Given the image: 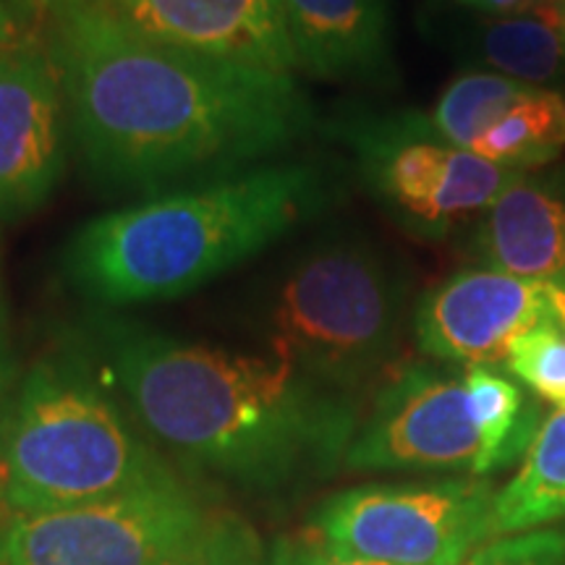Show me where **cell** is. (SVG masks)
<instances>
[{"label": "cell", "instance_id": "cell-3", "mask_svg": "<svg viewBox=\"0 0 565 565\" xmlns=\"http://www.w3.org/2000/svg\"><path fill=\"white\" fill-rule=\"evenodd\" d=\"M333 200V179L312 162H265L92 217L71 233L61 265L74 291L103 307L175 299L270 249Z\"/></svg>", "mask_w": 565, "mask_h": 565}, {"label": "cell", "instance_id": "cell-23", "mask_svg": "<svg viewBox=\"0 0 565 565\" xmlns=\"http://www.w3.org/2000/svg\"><path fill=\"white\" fill-rule=\"evenodd\" d=\"M278 565H387L362 561V557H345L338 553H330L328 547H303V550H288V553L275 555Z\"/></svg>", "mask_w": 565, "mask_h": 565}, {"label": "cell", "instance_id": "cell-12", "mask_svg": "<svg viewBox=\"0 0 565 565\" xmlns=\"http://www.w3.org/2000/svg\"><path fill=\"white\" fill-rule=\"evenodd\" d=\"M129 30L210 58L294 74L280 0H95Z\"/></svg>", "mask_w": 565, "mask_h": 565}, {"label": "cell", "instance_id": "cell-25", "mask_svg": "<svg viewBox=\"0 0 565 565\" xmlns=\"http://www.w3.org/2000/svg\"><path fill=\"white\" fill-rule=\"evenodd\" d=\"M17 38V21H13V13L6 0H0V47L9 45V42Z\"/></svg>", "mask_w": 565, "mask_h": 565}, {"label": "cell", "instance_id": "cell-22", "mask_svg": "<svg viewBox=\"0 0 565 565\" xmlns=\"http://www.w3.org/2000/svg\"><path fill=\"white\" fill-rule=\"evenodd\" d=\"M463 565H565L563 529H532V532L494 536L477 547Z\"/></svg>", "mask_w": 565, "mask_h": 565}, {"label": "cell", "instance_id": "cell-14", "mask_svg": "<svg viewBox=\"0 0 565 565\" xmlns=\"http://www.w3.org/2000/svg\"><path fill=\"white\" fill-rule=\"evenodd\" d=\"M296 66L324 82L393 79L385 0H280Z\"/></svg>", "mask_w": 565, "mask_h": 565}, {"label": "cell", "instance_id": "cell-8", "mask_svg": "<svg viewBox=\"0 0 565 565\" xmlns=\"http://www.w3.org/2000/svg\"><path fill=\"white\" fill-rule=\"evenodd\" d=\"M171 475L97 503L17 513L0 565H158L204 524Z\"/></svg>", "mask_w": 565, "mask_h": 565}, {"label": "cell", "instance_id": "cell-13", "mask_svg": "<svg viewBox=\"0 0 565 565\" xmlns=\"http://www.w3.org/2000/svg\"><path fill=\"white\" fill-rule=\"evenodd\" d=\"M479 267L565 288V171L515 173L469 236Z\"/></svg>", "mask_w": 565, "mask_h": 565}, {"label": "cell", "instance_id": "cell-1", "mask_svg": "<svg viewBox=\"0 0 565 565\" xmlns=\"http://www.w3.org/2000/svg\"><path fill=\"white\" fill-rule=\"evenodd\" d=\"M66 95L68 131L110 192L168 194L291 152L315 129L294 74L129 30L95 0H19Z\"/></svg>", "mask_w": 565, "mask_h": 565}, {"label": "cell", "instance_id": "cell-6", "mask_svg": "<svg viewBox=\"0 0 565 565\" xmlns=\"http://www.w3.org/2000/svg\"><path fill=\"white\" fill-rule=\"evenodd\" d=\"M343 139L374 200L401 228L429 242L477 223L519 173L443 141L427 113L359 118L343 126Z\"/></svg>", "mask_w": 565, "mask_h": 565}, {"label": "cell", "instance_id": "cell-28", "mask_svg": "<svg viewBox=\"0 0 565 565\" xmlns=\"http://www.w3.org/2000/svg\"><path fill=\"white\" fill-rule=\"evenodd\" d=\"M257 565H278V563H275V557H273V561H267V557H263V561H259Z\"/></svg>", "mask_w": 565, "mask_h": 565}, {"label": "cell", "instance_id": "cell-7", "mask_svg": "<svg viewBox=\"0 0 565 565\" xmlns=\"http://www.w3.org/2000/svg\"><path fill=\"white\" fill-rule=\"evenodd\" d=\"M494 492L487 479L362 484L317 511L322 547L387 565H463L492 540Z\"/></svg>", "mask_w": 565, "mask_h": 565}, {"label": "cell", "instance_id": "cell-18", "mask_svg": "<svg viewBox=\"0 0 565 565\" xmlns=\"http://www.w3.org/2000/svg\"><path fill=\"white\" fill-rule=\"evenodd\" d=\"M463 385L471 419L482 440L479 477H484L494 469H503L515 456L526 454L540 427L532 408H526L521 387L490 366H466Z\"/></svg>", "mask_w": 565, "mask_h": 565}, {"label": "cell", "instance_id": "cell-4", "mask_svg": "<svg viewBox=\"0 0 565 565\" xmlns=\"http://www.w3.org/2000/svg\"><path fill=\"white\" fill-rule=\"evenodd\" d=\"M254 303L270 353L328 391L349 395L387 370L404 335L408 278L351 231L309 242L265 280Z\"/></svg>", "mask_w": 565, "mask_h": 565}, {"label": "cell", "instance_id": "cell-10", "mask_svg": "<svg viewBox=\"0 0 565 565\" xmlns=\"http://www.w3.org/2000/svg\"><path fill=\"white\" fill-rule=\"evenodd\" d=\"M68 110L58 68L38 34L0 47V217L51 200L66 173Z\"/></svg>", "mask_w": 565, "mask_h": 565}, {"label": "cell", "instance_id": "cell-26", "mask_svg": "<svg viewBox=\"0 0 565 565\" xmlns=\"http://www.w3.org/2000/svg\"><path fill=\"white\" fill-rule=\"evenodd\" d=\"M0 333H6V299H3V280H0Z\"/></svg>", "mask_w": 565, "mask_h": 565}, {"label": "cell", "instance_id": "cell-9", "mask_svg": "<svg viewBox=\"0 0 565 565\" xmlns=\"http://www.w3.org/2000/svg\"><path fill=\"white\" fill-rule=\"evenodd\" d=\"M356 471H469L479 477L482 440L463 377L408 364L385 380L345 450Z\"/></svg>", "mask_w": 565, "mask_h": 565}, {"label": "cell", "instance_id": "cell-21", "mask_svg": "<svg viewBox=\"0 0 565 565\" xmlns=\"http://www.w3.org/2000/svg\"><path fill=\"white\" fill-rule=\"evenodd\" d=\"M508 370L536 395L565 406V333L555 322L521 335L505 359Z\"/></svg>", "mask_w": 565, "mask_h": 565}, {"label": "cell", "instance_id": "cell-17", "mask_svg": "<svg viewBox=\"0 0 565 565\" xmlns=\"http://www.w3.org/2000/svg\"><path fill=\"white\" fill-rule=\"evenodd\" d=\"M565 150V95L534 87L471 147L479 158L511 171L529 173Z\"/></svg>", "mask_w": 565, "mask_h": 565}, {"label": "cell", "instance_id": "cell-20", "mask_svg": "<svg viewBox=\"0 0 565 565\" xmlns=\"http://www.w3.org/2000/svg\"><path fill=\"white\" fill-rule=\"evenodd\" d=\"M257 534L236 515H207L179 550L158 565H257L263 561Z\"/></svg>", "mask_w": 565, "mask_h": 565}, {"label": "cell", "instance_id": "cell-16", "mask_svg": "<svg viewBox=\"0 0 565 565\" xmlns=\"http://www.w3.org/2000/svg\"><path fill=\"white\" fill-rule=\"evenodd\" d=\"M475 51L494 74L534 87L561 79L565 74V9L487 19L475 30Z\"/></svg>", "mask_w": 565, "mask_h": 565}, {"label": "cell", "instance_id": "cell-5", "mask_svg": "<svg viewBox=\"0 0 565 565\" xmlns=\"http://www.w3.org/2000/svg\"><path fill=\"white\" fill-rule=\"evenodd\" d=\"M166 475L74 356L34 364L0 419V500L13 513L97 503Z\"/></svg>", "mask_w": 565, "mask_h": 565}, {"label": "cell", "instance_id": "cell-15", "mask_svg": "<svg viewBox=\"0 0 565 565\" xmlns=\"http://www.w3.org/2000/svg\"><path fill=\"white\" fill-rule=\"evenodd\" d=\"M565 519V406H557L529 443L524 463L494 494L492 536L521 534Z\"/></svg>", "mask_w": 565, "mask_h": 565}, {"label": "cell", "instance_id": "cell-19", "mask_svg": "<svg viewBox=\"0 0 565 565\" xmlns=\"http://www.w3.org/2000/svg\"><path fill=\"white\" fill-rule=\"evenodd\" d=\"M532 89L534 84L494 71H469L443 89L440 100L427 113V121L443 141L471 152V147Z\"/></svg>", "mask_w": 565, "mask_h": 565}, {"label": "cell", "instance_id": "cell-11", "mask_svg": "<svg viewBox=\"0 0 565 565\" xmlns=\"http://www.w3.org/2000/svg\"><path fill=\"white\" fill-rule=\"evenodd\" d=\"M555 282L469 267L422 296L414 309V338L437 362L500 364L521 335L555 322Z\"/></svg>", "mask_w": 565, "mask_h": 565}, {"label": "cell", "instance_id": "cell-2", "mask_svg": "<svg viewBox=\"0 0 565 565\" xmlns=\"http://www.w3.org/2000/svg\"><path fill=\"white\" fill-rule=\"evenodd\" d=\"M95 328L134 419L183 463L270 490L345 458L359 427L349 395L275 353L183 341L121 320Z\"/></svg>", "mask_w": 565, "mask_h": 565}, {"label": "cell", "instance_id": "cell-24", "mask_svg": "<svg viewBox=\"0 0 565 565\" xmlns=\"http://www.w3.org/2000/svg\"><path fill=\"white\" fill-rule=\"evenodd\" d=\"M13 377H17V359H13L11 345L6 341V333H0V408H3L6 395H9Z\"/></svg>", "mask_w": 565, "mask_h": 565}, {"label": "cell", "instance_id": "cell-27", "mask_svg": "<svg viewBox=\"0 0 565 565\" xmlns=\"http://www.w3.org/2000/svg\"><path fill=\"white\" fill-rule=\"evenodd\" d=\"M0 503H3V500H0ZM9 526H11V521H6L3 511H0V545H3V536H6V532H9Z\"/></svg>", "mask_w": 565, "mask_h": 565}]
</instances>
